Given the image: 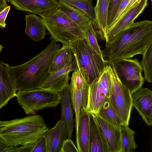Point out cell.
I'll return each mask as SVG.
<instances>
[{"label": "cell", "mask_w": 152, "mask_h": 152, "mask_svg": "<svg viewBox=\"0 0 152 152\" xmlns=\"http://www.w3.org/2000/svg\"><path fill=\"white\" fill-rule=\"evenodd\" d=\"M152 43V21L134 23L119 33L102 51V56L110 63L143 55Z\"/></svg>", "instance_id": "cell-1"}, {"label": "cell", "mask_w": 152, "mask_h": 152, "mask_svg": "<svg viewBox=\"0 0 152 152\" xmlns=\"http://www.w3.org/2000/svg\"><path fill=\"white\" fill-rule=\"evenodd\" d=\"M60 48L53 39L48 46L27 62L14 66L9 65L17 91L39 88L49 73V67L55 55Z\"/></svg>", "instance_id": "cell-2"}, {"label": "cell", "mask_w": 152, "mask_h": 152, "mask_svg": "<svg viewBox=\"0 0 152 152\" xmlns=\"http://www.w3.org/2000/svg\"><path fill=\"white\" fill-rule=\"evenodd\" d=\"M48 129L42 117L36 114L10 121L0 120V138L15 146L35 143Z\"/></svg>", "instance_id": "cell-3"}, {"label": "cell", "mask_w": 152, "mask_h": 152, "mask_svg": "<svg viewBox=\"0 0 152 152\" xmlns=\"http://www.w3.org/2000/svg\"><path fill=\"white\" fill-rule=\"evenodd\" d=\"M39 15L51 38L57 42L70 45L85 37L79 27L58 7Z\"/></svg>", "instance_id": "cell-4"}, {"label": "cell", "mask_w": 152, "mask_h": 152, "mask_svg": "<svg viewBox=\"0 0 152 152\" xmlns=\"http://www.w3.org/2000/svg\"><path fill=\"white\" fill-rule=\"evenodd\" d=\"M70 45L77 66L84 72L89 85L101 75L110 62L91 48L85 37Z\"/></svg>", "instance_id": "cell-5"}, {"label": "cell", "mask_w": 152, "mask_h": 152, "mask_svg": "<svg viewBox=\"0 0 152 152\" xmlns=\"http://www.w3.org/2000/svg\"><path fill=\"white\" fill-rule=\"evenodd\" d=\"M15 96L27 115L35 114L39 110L55 107L61 103L62 96L61 92L43 88L18 91Z\"/></svg>", "instance_id": "cell-6"}, {"label": "cell", "mask_w": 152, "mask_h": 152, "mask_svg": "<svg viewBox=\"0 0 152 152\" xmlns=\"http://www.w3.org/2000/svg\"><path fill=\"white\" fill-rule=\"evenodd\" d=\"M110 75L108 96L123 124L129 126L132 106V94L118 78L112 64L108 65Z\"/></svg>", "instance_id": "cell-7"}, {"label": "cell", "mask_w": 152, "mask_h": 152, "mask_svg": "<svg viewBox=\"0 0 152 152\" xmlns=\"http://www.w3.org/2000/svg\"><path fill=\"white\" fill-rule=\"evenodd\" d=\"M111 63L120 80L131 94L141 88L144 79L142 75V66L137 59L124 58Z\"/></svg>", "instance_id": "cell-8"}, {"label": "cell", "mask_w": 152, "mask_h": 152, "mask_svg": "<svg viewBox=\"0 0 152 152\" xmlns=\"http://www.w3.org/2000/svg\"><path fill=\"white\" fill-rule=\"evenodd\" d=\"M108 65L101 75L89 85L87 109L92 113H98L108 96L110 80Z\"/></svg>", "instance_id": "cell-9"}, {"label": "cell", "mask_w": 152, "mask_h": 152, "mask_svg": "<svg viewBox=\"0 0 152 152\" xmlns=\"http://www.w3.org/2000/svg\"><path fill=\"white\" fill-rule=\"evenodd\" d=\"M78 67L75 59L70 66L49 74L39 86V88L50 89L61 92L69 85L70 72Z\"/></svg>", "instance_id": "cell-10"}, {"label": "cell", "mask_w": 152, "mask_h": 152, "mask_svg": "<svg viewBox=\"0 0 152 152\" xmlns=\"http://www.w3.org/2000/svg\"><path fill=\"white\" fill-rule=\"evenodd\" d=\"M132 106L146 124L152 125V92L148 88H140L132 94Z\"/></svg>", "instance_id": "cell-11"}, {"label": "cell", "mask_w": 152, "mask_h": 152, "mask_svg": "<svg viewBox=\"0 0 152 152\" xmlns=\"http://www.w3.org/2000/svg\"><path fill=\"white\" fill-rule=\"evenodd\" d=\"M9 65L0 61V109L15 96L17 91Z\"/></svg>", "instance_id": "cell-12"}, {"label": "cell", "mask_w": 152, "mask_h": 152, "mask_svg": "<svg viewBox=\"0 0 152 152\" xmlns=\"http://www.w3.org/2000/svg\"><path fill=\"white\" fill-rule=\"evenodd\" d=\"M148 0H138L134 6L124 15L105 34L106 43L111 41L120 32L134 23V20L147 6Z\"/></svg>", "instance_id": "cell-13"}, {"label": "cell", "mask_w": 152, "mask_h": 152, "mask_svg": "<svg viewBox=\"0 0 152 152\" xmlns=\"http://www.w3.org/2000/svg\"><path fill=\"white\" fill-rule=\"evenodd\" d=\"M92 113L107 142L110 152H123L120 129L101 118L97 113Z\"/></svg>", "instance_id": "cell-14"}, {"label": "cell", "mask_w": 152, "mask_h": 152, "mask_svg": "<svg viewBox=\"0 0 152 152\" xmlns=\"http://www.w3.org/2000/svg\"><path fill=\"white\" fill-rule=\"evenodd\" d=\"M10 2L18 10L39 15L59 6L56 0H11Z\"/></svg>", "instance_id": "cell-15"}, {"label": "cell", "mask_w": 152, "mask_h": 152, "mask_svg": "<svg viewBox=\"0 0 152 152\" xmlns=\"http://www.w3.org/2000/svg\"><path fill=\"white\" fill-rule=\"evenodd\" d=\"M45 134L47 152H60L63 144L68 135L66 123L60 119L53 128L48 129Z\"/></svg>", "instance_id": "cell-16"}, {"label": "cell", "mask_w": 152, "mask_h": 152, "mask_svg": "<svg viewBox=\"0 0 152 152\" xmlns=\"http://www.w3.org/2000/svg\"><path fill=\"white\" fill-rule=\"evenodd\" d=\"M89 112L86 108L81 109L76 130V142L79 152H89Z\"/></svg>", "instance_id": "cell-17"}, {"label": "cell", "mask_w": 152, "mask_h": 152, "mask_svg": "<svg viewBox=\"0 0 152 152\" xmlns=\"http://www.w3.org/2000/svg\"><path fill=\"white\" fill-rule=\"evenodd\" d=\"M89 152H110L107 142L93 115L89 112Z\"/></svg>", "instance_id": "cell-18"}, {"label": "cell", "mask_w": 152, "mask_h": 152, "mask_svg": "<svg viewBox=\"0 0 152 152\" xmlns=\"http://www.w3.org/2000/svg\"><path fill=\"white\" fill-rule=\"evenodd\" d=\"M25 18L26 34L35 42L44 39L47 34L42 18L32 14L26 15Z\"/></svg>", "instance_id": "cell-19"}, {"label": "cell", "mask_w": 152, "mask_h": 152, "mask_svg": "<svg viewBox=\"0 0 152 152\" xmlns=\"http://www.w3.org/2000/svg\"><path fill=\"white\" fill-rule=\"evenodd\" d=\"M75 59L70 45L62 44L57 51L50 64L48 70L50 74L70 65Z\"/></svg>", "instance_id": "cell-20"}, {"label": "cell", "mask_w": 152, "mask_h": 152, "mask_svg": "<svg viewBox=\"0 0 152 152\" xmlns=\"http://www.w3.org/2000/svg\"><path fill=\"white\" fill-rule=\"evenodd\" d=\"M68 86L61 93V113L60 119L66 123L68 138L71 139L74 127L73 108L70 99Z\"/></svg>", "instance_id": "cell-21"}, {"label": "cell", "mask_w": 152, "mask_h": 152, "mask_svg": "<svg viewBox=\"0 0 152 152\" xmlns=\"http://www.w3.org/2000/svg\"><path fill=\"white\" fill-rule=\"evenodd\" d=\"M58 1V8L79 27L85 35L92 20L80 10L64 2Z\"/></svg>", "instance_id": "cell-22"}, {"label": "cell", "mask_w": 152, "mask_h": 152, "mask_svg": "<svg viewBox=\"0 0 152 152\" xmlns=\"http://www.w3.org/2000/svg\"><path fill=\"white\" fill-rule=\"evenodd\" d=\"M97 113L101 118L120 129L121 125L123 123L111 103L108 96L105 99Z\"/></svg>", "instance_id": "cell-23"}, {"label": "cell", "mask_w": 152, "mask_h": 152, "mask_svg": "<svg viewBox=\"0 0 152 152\" xmlns=\"http://www.w3.org/2000/svg\"><path fill=\"white\" fill-rule=\"evenodd\" d=\"M108 7V0H96L94 7L95 20L94 22L99 29L104 33L105 37L107 26Z\"/></svg>", "instance_id": "cell-24"}, {"label": "cell", "mask_w": 152, "mask_h": 152, "mask_svg": "<svg viewBox=\"0 0 152 152\" xmlns=\"http://www.w3.org/2000/svg\"><path fill=\"white\" fill-rule=\"evenodd\" d=\"M123 152H132L138 147L134 140L135 132L123 124L120 128Z\"/></svg>", "instance_id": "cell-25"}, {"label": "cell", "mask_w": 152, "mask_h": 152, "mask_svg": "<svg viewBox=\"0 0 152 152\" xmlns=\"http://www.w3.org/2000/svg\"><path fill=\"white\" fill-rule=\"evenodd\" d=\"M66 3L80 10L91 20L95 21L94 7L92 0H56Z\"/></svg>", "instance_id": "cell-26"}, {"label": "cell", "mask_w": 152, "mask_h": 152, "mask_svg": "<svg viewBox=\"0 0 152 152\" xmlns=\"http://www.w3.org/2000/svg\"><path fill=\"white\" fill-rule=\"evenodd\" d=\"M98 28L95 22L91 20L86 32L85 37L91 48L97 53L102 55V50L98 43Z\"/></svg>", "instance_id": "cell-27"}, {"label": "cell", "mask_w": 152, "mask_h": 152, "mask_svg": "<svg viewBox=\"0 0 152 152\" xmlns=\"http://www.w3.org/2000/svg\"><path fill=\"white\" fill-rule=\"evenodd\" d=\"M141 65L144 71L145 78L148 83L152 80V43L143 55Z\"/></svg>", "instance_id": "cell-28"}, {"label": "cell", "mask_w": 152, "mask_h": 152, "mask_svg": "<svg viewBox=\"0 0 152 152\" xmlns=\"http://www.w3.org/2000/svg\"><path fill=\"white\" fill-rule=\"evenodd\" d=\"M122 0H108V12L106 31L111 24Z\"/></svg>", "instance_id": "cell-29"}, {"label": "cell", "mask_w": 152, "mask_h": 152, "mask_svg": "<svg viewBox=\"0 0 152 152\" xmlns=\"http://www.w3.org/2000/svg\"><path fill=\"white\" fill-rule=\"evenodd\" d=\"M128 1H121L111 24L106 31L105 34L110 30L120 19L123 12L127 5Z\"/></svg>", "instance_id": "cell-30"}, {"label": "cell", "mask_w": 152, "mask_h": 152, "mask_svg": "<svg viewBox=\"0 0 152 152\" xmlns=\"http://www.w3.org/2000/svg\"><path fill=\"white\" fill-rule=\"evenodd\" d=\"M31 152H47V145L45 134L34 144Z\"/></svg>", "instance_id": "cell-31"}, {"label": "cell", "mask_w": 152, "mask_h": 152, "mask_svg": "<svg viewBox=\"0 0 152 152\" xmlns=\"http://www.w3.org/2000/svg\"><path fill=\"white\" fill-rule=\"evenodd\" d=\"M60 152H79L77 147L71 139H66L64 141Z\"/></svg>", "instance_id": "cell-32"}, {"label": "cell", "mask_w": 152, "mask_h": 152, "mask_svg": "<svg viewBox=\"0 0 152 152\" xmlns=\"http://www.w3.org/2000/svg\"><path fill=\"white\" fill-rule=\"evenodd\" d=\"M19 152V147L10 145L0 138V152Z\"/></svg>", "instance_id": "cell-33"}, {"label": "cell", "mask_w": 152, "mask_h": 152, "mask_svg": "<svg viewBox=\"0 0 152 152\" xmlns=\"http://www.w3.org/2000/svg\"><path fill=\"white\" fill-rule=\"evenodd\" d=\"M10 6H8L2 11L0 12V26L4 28L6 25L5 21L8 14L10 10Z\"/></svg>", "instance_id": "cell-34"}, {"label": "cell", "mask_w": 152, "mask_h": 152, "mask_svg": "<svg viewBox=\"0 0 152 152\" xmlns=\"http://www.w3.org/2000/svg\"><path fill=\"white\" fill-rule=\"evenodd\" d=\"M35 143L21 145L19 147V152H31Z\"/></svg>", "instance_id": "cell-35"}, {"label": "cell", "mask_w": 152, "mask_h": 152, "mask_svg": "<svg viewBox=\"0 0 152 152\" xmlns=\"http://www.w3.org/2000/svg\"><path fill=\"white\" fill-rule=\"evenodd\" d=\"M138 1V0H129L128 1L127 5L123 12L121 18L134 6Z\"/></svg>", "instance_id": "cell-36"}, {"label": "cell", "mask_w": 152, "mask_h": 152, "mask_svg": "<svg viewBox=\"0 0 152 152\" xmlns=\"http://www.w3.org/2000/svg\"><path fill=\"white\" fill-rule=\"evenodd\" d=\"M8 6L5 0H0V12Z\"/></svg>", "instance_id": "cell-37"}, {"label": "cell", "mask_w": 152, "mask_h": 152, "mask_svg": "<svg viewBox=\"0 0 152 152\" xmlns=\"http://www.w3.org/2000/svg\"><path fill=\"white\" fill-rule=\"evenodd\" d=\"M3 48V47L0 44V52L2 50V49Z\"/></svg>", "instance_id": "cell-38"}, {"label": "cell", "mask_w": 152, "mask_h": 152, "mask_svg": "<svg viewBox=\"0 0 152 152\" xmlns=\"http://www.w3.org/2000/svg\"><path fill=\"white\" fill-rule=\"evenodd\" d=\"M7 2H10L11 1V0H5Z\"/></svg>", "instance_id": "cell-39"}, {"label": "cell", "mask_w": 152, "mask_h": 152, "mask_svg": "<svg viewBox=\"0 0 152 152\" xmlns=\"http://www.w3.org/2000/svg\"><path fill=\"white\" fill-rule=\"evenodd\" d=\"M129 0H122V1H128Z\"/></svg>", "instance_id": "cell-40"}]
</instances>
